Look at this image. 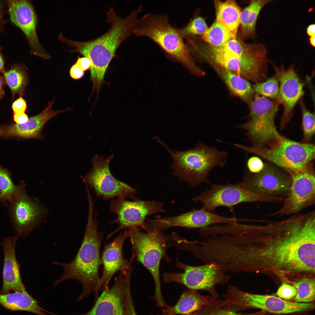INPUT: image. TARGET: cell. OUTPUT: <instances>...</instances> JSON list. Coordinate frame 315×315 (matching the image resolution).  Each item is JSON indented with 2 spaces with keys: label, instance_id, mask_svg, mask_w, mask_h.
<instances>
[{
  "label": "cell",
  "instance_id": "cell-35",
  "mask_svg": "<svg viewBox=\"0 0 315 315\" xmlns=\"http://www.w3.org/2000/svg\"><path fill=\"white\" fill-rule=\"evenodd\" d=\"M208 27L205 20L196 13L184 27L177 28L178 31L184 39L196 35H203Z\"/></svg>",
  "mask_w": 315,
  "mask_h": 315
},
{
  "label": "cell",
  "instance_id": "cell-8",
  "mask_svg": "<svg viewBox=\"0 0 315 315\" xmlns=\"http://www.w3.org/2000/svg\"><path fill=\"white\" fill-rule=\"evenodd\" d=\"M234 146L256 155L286 171L289 174L302 170L313 163L315 146L297 142L283 137L267 146L256 148L239 144Z\"/></svg>",
  "mask_w": 315,
  "mask_h": 315
},
{
  "label": "cell",
  "instance_id": "cell-47",
  "mask_svg": "<svg viewBox=\"0 0 315 315\" xmlns=\"http://www.w3.org/2000/svg\"><path fill=\"white\" fill-rule=\"evenodd\" d=\"M5 83L4 78L0 76V100L2 98L5 94L4 87Z\"/></svg>",
  "mask_w": 315,
  "mask_h": 315
},
{
  "label": "cell",
  "instance_id": "cell-26",
  "mask_svg": "<svg viewBox=\"0 0 315 315\" xmlns=\"http://www.w3.org/2000/svg\"><path fill=\"white\" fill-rule=\"evenodd\" d=\"M39 303L25 290L5 294H0V304L13 311H24L37 315H56L43 309Z\"/></svg>",
  "mask_w": 315,
  "mask_h": 315
},
{
  "label": "cell",
  "instance_id": "cell-22",
  "mask_svg": "<svg viewBox=\"0 0 315 315\" xmlns=\"http://www.w3.org/2000/svg\"><path fill=\"white\" fill-rule=\"evenodd\" d=\"M54 101L48 103L45 109L38 114L29 118L28 122L25 124H12L1 127L0 138L5 139L16 137L25 139H43L41 131L45 124L58 114L70 110V108H67L62 110H53Z\"/></svg>",
  "mask_w": 315,
  "mask_h": 315
},
{
  "label": "cell",
  "instance_id": "cell-3",
  "mask_svg": "<svg viewBox=\"0 0 315 315\" xmlns=\"http://www.w3.org/2000/svg\"><path fill=\"white\" fill-rule=\"evenodd\" d=\"M94 205H88V213L86 228L80 248L74 259L70 263L54 261L53 263L62 267L64 273L54 282L55 286L68 279L80 282L83 290L77 301L88 297L92 292L95 298H98L101 287L99 269L102 263L100 250L103 235L97 231L98 223L94 217Z\"/></svg>",
  "mask_w": 315,
  "mask_h": 315
},
{
  "label": "cell",
  "instance_id": "cell-36",
  "mask_svg": "<svg viewBox=\"0 0 315 315\" xmlns=\"http://www.w3.org/2000/svg\"><path fill=\"white\" fill-rule=\"evenodd\" d=\"M254 92L260 96L276 100L279 91V83L275 75L265 81L255 83L252 86Z\"/></svg>",
  "mask_w": 315,
  "mask_h": 315
},
{
  "label": "cell",
  "instance_id": "cell-11",
  "mask_svg": "<svg viewBox=\"0 0 315 315\" xmlns=\"http://www.w3.org/2000/svg\"><path fill=\"white\" fill-rule=\"evenodd\" d=\"M281 200L280 198L266 197L254 192L242 182L236 184H212L210 189L193 199L194 202H200L202 204V209L212 213L220 206L227 207L232 211L234 206L241 203H276Z\"/></svg>",
  "mask_w": 315,
  "mask_h": 315
},
{
  "label": "cell",
  "instance_id": "cell-27",
  "mask_svg": "<svg viewBox=\"0 0 315 315\" xmlns=\"http://www.w3.org/2000/svg\"><path fill=\"white\" fill-rule=\"evenodd\" d=\"M216 20L229 32L232 38H236L240 26L241 11L234 0L214 1Z\"/></svg>",
  "mask_w": 315,
  "mask_h": 315
},
{
  "label": "cell",
  "instance_id": "cell-6",
  "mask_svg": "<svg viewBox=\"0 0 315 315\" xmlns=\"http://www.w3.org/2000/svg\"><path fill=\"white\" fill-rule=\"evenodd\" d=\"M205 55L214 68L228 71L255 83L266 79L268 60L266 47L261 43L251 44L249 49L242 54L232 53L209 46Z\"/></svg>",
  "mask_w": 315,
  "mask_h": 315
},
{
  "label": "cell",
  "instance_id": "cell-28",
  "mask_svg": "<svg viewBox=\"0 0 315 315\" xmlns=\"http://www.w3.org/2000/svg\"><path fill=\"white\" fill-rule=\"evenodd\" d=\"M273 1L270 0L251 1L241 11L240 17V34L243 39L256 38V26L259 14L264 7Z\"/></svg>",
  "mask_w": 315,
  "mask_h": 315
},
{
  "label": "cell",
  "instance_id": "cell-41",
  "mask_svg": "<svg viewBox=\"0 0 315 315\" xmlns=\"http://www.w3.org/2000/svg\"><path fill=\"white\" fill-rule=\"evenodd\" d=\"M125 315H137L132 296L130 295H127L125 298Z\"/></svg>",
  "mask_w": 315,
  "mask_h": 315
},
{
  "label": "cell",
  "instance_id": "cell-49",
  "mask_svg": "<svg viewBox=\"0 0 315 315\" xmlns=\"http://www.w3.org/2000/svg\"><path fill=\"white\" fill-rule=\"evenodd\" d=\"M309 41L311 46L314 47L315 46V36L310 37Z\"/></svg>",
  "mask_w": 315,
  "mask_h": 315
},
{
  "label": "cell",
  "instance_id": "cell-40",
  "mask_svg": "<svg viewBox=\"0 0 315 315\" xmlns=\"http://www.w3.org/2000/svg\"><path fill=\"white\" fill-rule=\"evenodd\" d=\"M12 108L13 114L25 113L27 108V105L25 100L21 96L14 101L12 104Z\"/></svg>",
  "mask_w": 315,
  "mask_h": 315
},
{
  "label": "cell",
  "instance_id": "cell-17",
  "mask_svg": "<svg viewBox=\"0 0 315 315\" xmlns=\"http://www.w3.org/2000/svg\"><path fill=\"white\" fill-rule=\"evenodd\" d=\"M238 221V219L234 216L226 217L202 208L193 209L190 211L177 216L164 217L158 216L155 219L146 220L145 225L148 230L161 232L173 227L201 229L214 224H226Z\"/></svg>",
  "mask_w": 315,
  "mask_h": 315
},
{
  "label": "cell",
  "instance_id": "cell-50",
  "mask_svg": "<svg viewBox=\"0 0 315 315\" xmlns=\"http://www.w3.org/2000/svg\"><path fill=\"white\" fill-rule=\"evenodd\" d=\"M167 315V314H157V315Z\"/></svg>",
  "mask_w": 315,
  "mask_h": 315
},
{
  "label": "cell",
  "instance_id": "cell-31",
  "mask_svg": "<svg viewBox=\"0 0 315 315\" xmlns=\"http://www.w3.org/2000/svg\"><path fill=\"white\" fill-rule=\"evenodd\" d=\"M26 72L22 66L15 64L3 73L5 83L10 89L13 96L16 94H23L27 82Z\"/></svg>",
  "mask_w": 315,
  "mask_h": 315
},
{
  "label": "cell",
  "instance_id": "cell-44",
  "mask_svg": "<svg viewBox=\"0 0 315 315\" xmlns=\"http://www.w3.org/2000/svg\"><path fill=\"white\" fill-rule=\"evenodd\" d=\"M13 120L16 124H23L27 123L29 118L25 113H20L14 114Z\"/></svg>",
  "mask_w": 315,
  "mask_h": 315
},
{
  "label": "cell",
  "instance_id": "cell-4",
  "mask_svg": "<svg viewBox=\"0 0 315 315\" xmlns=\"http://www.w3.org/2000/svg\"><path fill=\"white\" fill-rule=\"evenodd\" d=\"M132 32L137 36H144L152 40L169 57L180 63L194 75L200 76L203 74L196 65L184 39L177 28L170 23L167 15L145 14L136 20Z\"/></svg>",
  "mask_w": 315,
  "mask_h": 315
},
{
  "label": "cell",
  "instance_id": "cell-24",
  "mask_svg": "<svg viewBox=\"0 0 315 315\" xmlns=\"http://www.w3.org/2000/svg\"><path fill=\"white\" fill-rule=\"evenodd\" d=\"M128 237L126 229L121 232L112 242L107 245L102 254V263L103 265L102 274L100 278L102 289L108 286V283L113 276L117 272L126 270L131 267L124 258L122 248Z\"/></svg>",
  "mask_w": 315,
  "mask_h": 315
},
{
  "label": "cell",
  "instance_id": "cell-43",
  "mask_svg": "<svg viewBox=\"0 0 315 315\" xmlns=\"http://www.w3.org/2000/svg\"><path fill=\"white\" fill-rule=\"evenodd\" d=\"M70 73L71 77L75 79H80L83 77L84 75V72L75 64L71 67Z\"/></svg>",
  "mask_w": 315,
  "mask_h": 315
},
{
  "label": "cell",
  "instance_id": "cell-14",
  "mask_svg": "<svg viewBox=\"0 0 315 315\" xmlns=\"http://www.w3.org/2000/svg\"><path fill=\"white\" fill-rule=\"evenodd\" d=\"M290 175L289 189L283 206L270 216H281L295 214L314 204L315 177L313 163Z\"/></svg>",
  "mask_w": 315,
  "mask_h": 315
},
{
  "label": "cell",
  "instance_id": "cell-19",
  "mask_svg": "<svg viewBox=\"0 0 315 315\" xmlns=\"http://www.w3.org/2000/svg\"><path fill=\"white\" fill-rule=\"evenodd\" d=\"M290 182V175L266 164L260 172L247 175L242 181L248 189L259 195L282 198L288 193Z\"/></svg>",
  "mask_w": 315,
  "mask_h": 315
},
{
  "label": "cell",
  "instance_id": "cell-37",
  "mask_svg": "<svg viewBox=\"0 0 315 315\" xmlns=\"http://www.w3.org/2000/svg\"><path fill=\"white\" fill-rule=\"evenodd\" d=\"M302 113V128L303 132L302 141L309 143L315 134V114L309 111L305 106L302 99L299 102Z\"/></svg>",
  "mask_w": 315,
  "mask_h": 315
},
{
  "label": "cell",
  "instance_id": "cell-30",
  "mask_svg": "<svg viewBox=\"0 0 315 315\" xmlns=\"http://www.w3.org/2000/svg\"><path fill=\"white\" fill-rule=\"evenodd\" d=\"M240 307L227 304L223 300L214 298L210 302L199 310L187 315H266L260 310L252 313H245Z\"/></svg>",
  "mask_w": 315,
  "mask_h": 315
},
{
  "label": "cell",
  "instance_id": "cell-32",
  "mask_svg": "<svg viewBox=\"0 0 315 315\" xmlns=\"http://www.w3.org/2000/svg\"><path fill=\"white\" fill-rule=\"evenodd\" d=\"M314 277H303L292 281L290 284L297 290V294L291 301L299 303L314 302L315 282Z\"/></svg>",
  "mask_w": 315,
  "mask_h": 315
},
{
  "label": "cell",
  "instance_id": "cell-16",
  "mask_svg": "<svg viewBox=\"0 0 315 315\" xmlns=\"http://www.w3.org/2000/svg\"><path fill=\"white\" fill-rule=\"evenodd\" d=\"M110 207V211L117 217L116 220L111 222L118 223L119 227L107 236V239L119 230L126 228L140 227L146 230L145 223L147 216L166 212L161 202L143 201L135 198L134 201H129L118 198L111 201Z\"/></svg>",
  "mask_w": 315,
  "mask_h": 315
},
{
  "label": "cell",
  "instance_id": "cell-25",
  "mask_svg": "<svg viewBox=\"0 0 315 315\" xmlns=\"http://www.w3.org/2000/svg\"><path fill=\"white\" fill-rule=\"evenodd\" d=\"M214 298H217L203 295L197 290L188 288L183 292L174 305H167L162 309V314L168 315H188L199 310Z\"/></svg>",
  "mask_w": 315,
  "mask_h": 315
},
{
  "label": "cell",
  "instance_id": "cell-15",
  "mask_svg": "<svg viewBox=\"0 0 315 315\" xmlns=\"http://www.w3.org/2000/svg\"><path fill=\"white\" fill-rule=\"evenodd\" d=\"M23 181L20 183L8 206L12 225L16 231L24 236L40 224L46 211L37 200L29 196Z\"/></svg>",
  "mask_w": 315,
  "mask_h": 315
},
{
  "label": "cell",
  "instance_id": "cell-45",
  "mask_svg": "<svg viewBox=\"0 0 315 315\" xmlns=\"http://www.w3.org/2000/svg\"><path fill=\"white\" fill-rule=\"evenodd\" d=\"M307 35L310 37L315 36V25L312 24L309 25L306 29Z\"/></svg>",
  "mask_w": 315,
  "mask_h": 315
},
{
  "label": "cell",
  "instance_id": "cell-7",
  "mask_svg": "<svg viewBox=\"0 0 315 315\" xmlns=\"http://www.w3.org/2000/svg\"><path fill=\"white\" fill-rule=\"evenodd\" d=\"M126 231L132 245L130 261L135 258L150 271L155 285V293L152 298L157 303L161 304L164 300L161 289L160 265L162 258L170 260L166 253V242L169 237L155 230L144 233L138 227L129 228Z\"/></svg>",
  "mask_w": 315,
  "mask_h": 315
},
{
  "label": "cell",
  "instance_id": "cell-38",
  "mask_svg": "<svg viewBox=\"0 0 315 315\" xmlns=\"http://www.w3.org/2000/svg\"><path fill=\"white\" fill-rule=\"evenodd\" d=\"M297 293V290L293 286L283 283L278 288L276 295L282 299L291 301L295 296Z\"/></svg>",
  "mask_w": 315,
  "mask_h": 315
},
{
  "label": "cell",
  "instance_id": "cell-18",
  "mask_svg": "<svg viewBox=\"0 0 315 315\" xmlns=\"http://www.w3.org/2000/svg\"><path fill=\"white\" fill-rule=\"evenodd\" d=\"M272 65L279 84L276 101L284 108L280 125L282 130L291 119L296 105L304 95V84L294 65L286 69L283 65Z\"/></svg>",
  "mask_w": 315,
  "mask_h": 315
},
{
  "label": "cell",
  "instance_id": "cell-48",
  "mask_svg": "<svg viewBox=\"0 0 315 315\" xmlns=\"http://www.w3.org/2000/svg\"><path fill=\"white\" fill-rule=\"evenodd\" d=\"M2 3L0 1V32L4 24Z\"/></svg>",
  "mask_w": 315,
  "mask_h": 315
},
{
  "label": "cell",
  "instance_id": "cell-33",
  "mask_svg": "<svg viewBox=\"0 0 315 315\" xmlns=\"http://www.w3.org/2000/svg\"><path fill=\"white\" fill-rule=\"evenodd\" d=\"M202 38L210 46L215 48L222 47L232 38L228 30L216 20Z\"/></svg>",
  "mask_w": 315,
  "mask_h": 315
},
{
  "label": "cell",
  "instance_id": "cell-46",
  "mask_svg": "<svg viewBox=\"0 0 315 315\" xmlns=\"http://www.w3.org/2000/svg\"><path fill=\"white\" fill-rule=\"evenodd\" d=\"M2 49V47L0 46V72L4 73L5 72L4 67L5 60L1 52Z\"/></svg>",
  "mask_w": 315,
  "mask_h": 315
},
{
  "label": "cell",
  "instance_id": "cell-1",
  "mask_svg": "<svg viewBox=\"0 0 315 315\" xmlns=\"http://www.w3.org/2000/svg\"><path fill=\"white\" fill-rule=\"evenodd\" d=\"M221 250L229 272L262 274L281 284L314 277L315 213L264 225L231 223Z\"/></svg>",
  "mask_w": 315,
  "mask_h": 315
},
{
  "label": "cell",
  "instance_id": "cell-42",
  "mask_svg": "<svg viewBox=\"0 0 315 315\" xmlns=\"http://www.w3.org/2000/svg\"><path fill=\"white\" fill-rule=\"evenodd\" d=\"M75 64L84 72L90 69L92 64L90 60L87 57H79Z\"/></svg>",
  "mask_w": 315,
  "mask_h": 315
},
{
  "label": "cell",
  "instance_id": "cell-5",
  "mask_svg": "<svg viewBox=\"0 0 315 315\" xmlns=\"http://www.w3.org/2000/svg\"><path fill=\"white\" fill-rule=\"evenodd\" d=\"M154 138L171 155L173 161L171 166L173 174L192 186L209 183L208 176L210 171L216 166L223 167L228 155L225 151H219L200 142L192 149L173 151L158 137L155 136Z\"/></svg>",
  "mask_w": 315,
  "mask_h": 315
},
{
  "label": "cell",
  "instance_id": "cell-20",
  "mask_svg": "<svg viewBox=\"0 0 315 315\" xmlns=\"http://www.w3.org/2000/svg\"><path fill=\"white\" fill-rule=\"evenodd\" d=\"M6 3L10 20L24 34L31 53L44 59L50 58L39 41L36 31L37 17L31 3L25 0H8Z\"/></svg>",
  "mask_w": 315,
  "mask_h": 315
},
{
  "label": "cell",
  "instance_id": "cell-23",
  "mask_svg": "<svg viewBox=\"0 0 315 315\" xmlns=\"http://www.w3.org/2000/svg\"><path fill=\"white\" fill-rule=\"evenodd\" d=\"M21 233L16 231L14 236L4 239L1 244L4 256L3 272V283L0 294H5L26 290L22 281L19 264L15 252V246Z\"/></svg>",
  "mask_w": 315,
  "mask_h": 315
},
{
  "label": "cell",
  "instance_id": "cell-10",
  "mask_svg": "<svg viewBox=\"0 0 315 315\" xmlns=\"http://www.w3.org/2000/svg\"><path fill=\"white\" fill-rule=\"evenodd\" d=\"M225 302L245 309H256L271 314L284 315L308 312L315 309L314 302L299 303L277 296L249 293L229 284L224 295Z\"/></svg>",
  "mask_w": 315,
  "mask_h": 315
},
{
  "label": "cell",
  "instance_id": "cell-2",
  "mask_svg": "<svg viewBox=\"0 0 315 315\" xmlns=\"http://www.w3.org/2000/svg\"><path fill=\"white\" fill-rule=\"evenodd\" d=\"M142 9L140 5L136 10L125 18L119 16L112 7L107 13L106 22L110 24L109 29L102 36L86 41L69 39L61 33L59 39L68 46L74 48L71 52H78L90 60V77L93 92L98 94L104 82V77L110 63L119 46L132 33L134 25L138 19V14Z\"/></svg>",
  "mask_w": 315,
  "mask_h": 315
},
{
  "label": "cell",
  "instance_id": "cell-21",
  "mask_svg": "<svg viewBox=\"0 0 315 315\" xmlns=\"http://www.w3.org/2000/svg\"><path fill=\"white\" fill-rule=\"evenodd\" d=\"M132 270L129 269L116 276L113 286L104 288L92 308L80 315H125V293L130 283Z\"/></svg>",
  "mask_w": 315,
  "mask_h": 315
},
{
  "label": "cell",
  "instance_id": "cell-12",
  "mask_svg": "<svg viewBox=\"0 0 315 315\" xmlns=\"http://www.w3.org/2000/svg\"><path fill=\"white\" fill-rule=\"evenodd\" d=\"M176 261L177 267L184 272L164 273L163 278L165 283L177 282L188 289L205 290L211 296L218 298L216 286L227 284L231 278L230 275L213 263L194 266L184 264L178 259Z\"/></svg>",
  "mask_w": 315,
  "mask_h": 315
},
{
  "label": "cell",
  "instance_id": "cell-34",
  "mask_svg": "<svg viewBox=\"0 0 315 315\" xmlns=\"http://www.w3.org/2000/svg\"><path fill=\"white\" fill-rule=\"evenodd\" d=\"M17 188L9 172L0 166V204L8 206Z\"/></svg>",
  "mask_w": 315,
  "mask_h": 315
},
{
  "label": "cell",
  "instance_id": "cell-13",
  "mask_svg": "<svg viewBox=\"0 0 315 315\" xmlns=\"http://www.w3.org/2000/svg\"><path fill=\"white\" fill-rule=\"evenodd\" d=\"M113 155L105 158L102 155H95L92 160V168L83 178L88 188H93L97 196L105 200L114 197L126 199L134 197L136 189L115 178L109 167Z\"/></svg>",
  "mask_w": 315,
  "mask_h": 315
},
{
  "label": "cell",
  "instance_id": "cell-9",
  "mask_svg": "<svg viewBox=\"0 0 315 315\" xmlns=\"http://www.w3.org/2000/svg\"><path fill=\"white\" fill-rule=\"evenodd\" d=\"M276 100L256 94L249 103L250 112L245 123L237 126L246 131L252 146L260 148L268 146L284 136L278 131L275 124L279 104Z\"/></svg>",
  "mask_w": 315,
  "mask_h": 315
},
{
  "label": "cell",
  "instance_id": "cell-29",
  "mask_svg": "<svg viewBox=\"0 0 315 315\" xmlns=\"http://www.w3.org/2000/svg\"><path fill=\"white\" fill-rule=\"evenodd\" d=\"M215 68L231 92L249 104L254 97V92L247 79L226 70Z\"/></svg>",
  "mask_w": 315,
  "mask_h": 315
},
{
  "label": "cell",
  "instance_id": "cell-39",
  "mask_svg": "<svg viewBox=\"0 0 315 315\" xmlns=\"http://www.w3.org/2000/svg\"><path fill=\"white\" fill-rule=\"evenodd\" d=\"M247 166L251 172L256 174L260 172L263 169L265 164L261 159L258 157L254 156L248 160Z\"/></svg>",
  "mask_w": 315,
  "mask_h": 315
}]
</instances>
